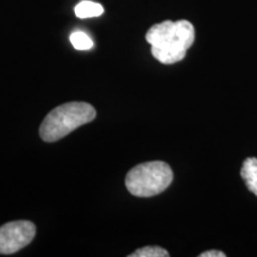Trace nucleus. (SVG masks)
<instances>
[{
  "instance_id": "1",
  "label": "nucleus",
  "mask_w": 257,
  "mask_h": 257,
  "mask_svg": "<svg viewBox=\"0 0 257 257\" xmlns=\"http://www.w3.org/2000/svg\"><path fill=\"white\" fill-rule=\"evenodd\" d=\"M152 46V54L159 62L173 64L185 59L195 40V30L191 22L165 21L153 25L146 35Z\"/></svg>"
},
{
  "instance_id": "2",
  "label": "nucleus",
  "mask_w": 257,
  "mask_h": 257,
  "mask_svg": "<svg viewBox=\"0 0 257 257\" xmlns=\"http://www.w3.org/2000/svg\"><path fill=\"white\" fill-rule=\"evenodd\" d=\"M95 115V108L88 102H66L47 114L41 124L40 136L44 142H56L73 133L75 128L91 123Z\"/></svg>"
},
{
  "instance_id": "3",
  "label": "nucleus",
  "mask_w": 257,
  "mask_h": 257,
  "mask_svg": "<svg viewBox=\"0 0 257 257\" xmlns=\"http://www.w3.org/2000/svg\"><path fill=\"white\" fill-rule=\"evenodd\" d=\"M172 181L173 170L168 163L152 161L130 169L125 178V186L135 197L149 198L166 191Z\"/></svg>"
},
{
  "instance_id": "4",
  "label": "nucleus",
  "mask_w": 257,
  "mask_h": 257,
  "mask_svg": "<svg viewBox=\"0 0 257 257\" xmlns=\"http://www.w3.org/2000/svg\"><path fill=\"white\" fill-rule=\"evenodd\" d=\"M36 236V226L29 220L10 221L0 226V253L11 255L18 252L32 242Z\"/></svg>"
},
{
  "instance_id": "5",
  "label": "nucleus",
  "mask_w": 257,
  "mask_h": 257,
  "mask_svg": "<svg viewBox=\"0 0 257 257\" xmlns=\"http://www.w3.org/2000/svg\"><path fill=\"white\" fill-rule=\"evenodd\" d=\"M240 176L245 182L246 187L250 192L257 197V159L256 157H248L244 160L242 169H240Z\"/></svg>"
},
{
  "instance_id": "6",
  "label": "nucleus",
  "mask_w": 257,
  "mask_h": 257,
  "mask_svg": "<svg viewBox=\"0 0 257 257\" xmlns=\"http://www.w3.org/2000/svg\"><path fill=\"white\" fill-rule=\"evenodd\" d=\"M76 17L78 18H93V17H99L104 14V8L98 3L91 2V0H82L74 9Z\"/></svg>"
},
{
  "instance_id": "7",
  "label": "nucleus",
  "mask_w": 257,
  "mask_h": 257,
  "mask_svg": "<svg viewBox=\"0 0 257 257\" xmlns=\"http://www.w3.org/2000/svg\"><path fill=\"white\" fill-rule=\"evenodd\" d=\"M70 43L76 50H89L94 47L92 38L82 31H75L70 35Z\"/></svg>"
},
{
  "instance_id": "8",
  "label": "nucleus",
  "mask_w": 257,
  "mask_h": 257,
  "mask_svg": "<svg viewBox=\"0 0 257 257\" xmlns=\"http://www.w3.org/2000/svg\"><path fill=\"white\" fill-rule=\"evenodd\" d=\"M169 252L161 246H144L135 251L128 257H168Z\"/></svg>"
},
{
  "instance_id": "9",
  "label": "nucleus",
  "mask_w": 257,
  "mask_h": 257,
  "mask_svg": "<svg viewBox=\"0 0 257 257\" xmlns=\"http://www.w3.org/2000/svg\"><path fill=\"white\" fill-rule=\"evenodd\" d=\"M200 257H225L224 252L218 251V250H210V251H205L199 255Z\"/></svg>"
}]
</instances>
